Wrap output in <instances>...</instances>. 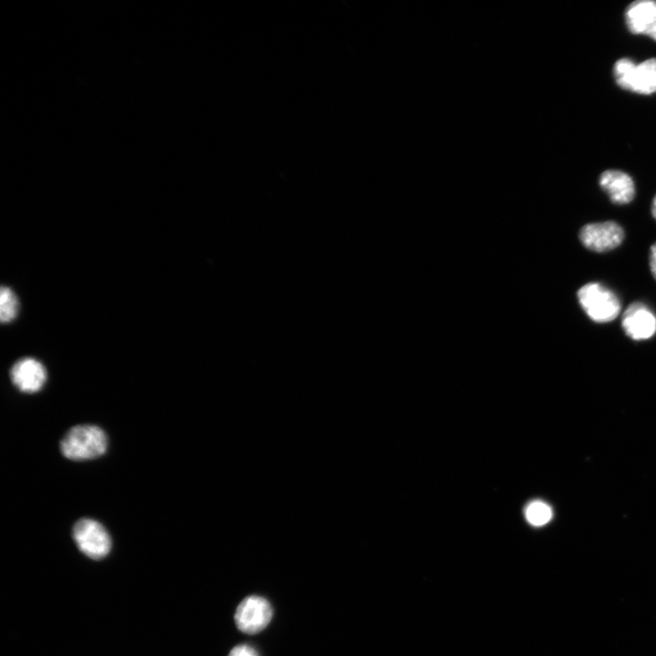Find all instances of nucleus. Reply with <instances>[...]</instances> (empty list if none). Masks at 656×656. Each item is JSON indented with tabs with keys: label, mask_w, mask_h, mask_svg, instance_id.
Listing matches in <instances>:
<instances>
[{
	"label": "nucleus",
	"mask_w": 656,
	"mask_h": 656,
	"mask_svg": "<svg viewBox=\"0 0 656 656\" xmlns=\"http://www.w3.org/2000/svg\"><path fill=\"white\" fill-rule=\"evenodd\" d=\"M636 65L631 59L623 57L619 59L613 67V75L618 86L630 91L633 73Z\"/></svg>",
	"instance_id": "f8f14e48"
},
{
	"label": "nucleus",
	"mask_w": 656,
	"mask_h": 656,
	"mask_svg": "<svg viewBox=\"0 0 656 656\" xmlns=\"http://www.w3.org/2000/svg\"><path fill=\"white\" fill-rule=\"evenodd\" d=\"M10 378L19 391L27 394L36 393L42 389L46 381V370L38 360L24 357L11 367Z\"/></svg>",
	"instance_id": "0eeeda50"
},
{
	"label": "nucleus",
	"mask_w": 656,
	"mask_h": 656,
	"mask_svg": "<svg viewBox=\"0 0 656 656\" xmlns=\"http://www.w3.org/2000/svg\"><path fill=\"white\" fill-rule=\"evenodd\" d=\"M651 214L653 218L656 220V195L653 198L652 203H651Z\"/></svg>",
	"instance_id": "dca6fc26"
},
{
	"label": "nucleus",
	"mask_w": 656,
	"mask_h": 656,
	"mask_svg": "<svg viewBox=\"0 0 656 656\" xmlns=\"http://www.w3.org/2000/svg\"><path fill=\"white\" fill-rule=\"evenodd\" d=\"M578 301L593 322L608 323L618 317L621 304L618 296L600 282H588L577 292Z\"/></svg>",
	"instance_id": "f03ea898"
},
{
	"label": "nucleus",
	"mask_w": 656,
	"mask_h": 656,
	"mask_svg": "<svg viewBox=\"0 0 656 656\" xmlns=\"http://www.w3.org/2000/svg\"><path fill=\"white\" fill-rule=\"evenodd\" d=\"M229 656H259V654L252 647L241 644L234 647Z\"/></svg>",
	"instance_id": "4468645a"
},
{
	"label": "nucleus",
	"mask_w": 656,
	"mask_h": 656,
	"mask_svg": "<svg viewBox=\"0 0 656 656\" xmlns=\"http://www.w3.org/2000/svg\"><path fill=\"white\" fill-rule=\"evenodd\" d=\"M599 184L615 204L630 203L635 196L632 179L620 170H605L600 176Z\"/></svg>",
	"instance_id": "1a4fd4ad"
},
{
	"label": "nucleus",
	"mask_w": 656,
	"mask_h": 656,
	"mask_svg": "<svg viewBox=\"0 0 656 656\" xmlns=\"http://www.w3.org/2000/svg\"><path fill=\"white\" fill-rule=\"evenodd\" d=\"M621 326L632 340H647L656 333V316L646 304L634 302L624 311Z\"/></svg>",
	"instance_id": "423d86ee"
},
{
	"label": "nucleus",
	"mask_w": 656,
	"mask_h": 656,
	"mask_svg": "<svg viewBox=\"0 0 656 656\" xmlns=\"http://www.w3.org/2000/svg\"><path fill=\"white\" fill-rule=\"evenodd\" d=\"M19 302L15 293L7 286L0 290V320L2 323L14 321L18 313Z\"/></svg>",
	"instance_id": "9b49d317"
},
{
	"label": "nucleus",
	"mask_w": 656,
	"mask_h": 656,
	"mask_svg": "<svg viewBox=\"0 0 656 656\" xmlns=\"http://www.w3.org/2000/svg\"><path fill=\"white\" fill-rule=\"evenodd\" d=\"M630 91L642 95L656 92V58H650L636 65Z\"/></svg>",
	"instance_id": "9d476101"
},
{
	"label": "nucleus",
	"mask_w": 656,
	"mask_h": 656,
	"mask_svg": "<svg viewBox=\"0 0 656 656\" xmlns=\"http://www.w3.org/2000/svg\"><path fill=\"white\" fill-rule=\"evenodd\" d=\"M579 238L588 250L606 252L621 244L624 231L620 224L612 220L588 223L579 230Z\"/></svg>",
	"instance_id": "20e7f679"
},
{
	"label": "nucleus",
	"mask_w": 656,
	"mask_h": 656,
	"mask_svg": "<svg viewBox=\"0 0 656 656\" xmlns=\"http://www.w3.org/2000/svg\"><path fill=\"white\" fill-rule=\"evenodd\" d=\"M649 264L651 274L656 280V242H654L650 248Z\"/></svg>",
	"instance_id": "2eb2a0df"
},
{
	"label": "nucleus",
	"mask_w": 656,
	"mask_h": 656,
	"mask_svg": "<svg viewBox=\"0 0 656 656\" xmlns=\"http://www.w3.org/2000/svg\"><path fill=\"white\" fill-rule=\"evenodd\" d=\"M73 538L80 551L93 559H103L111 548V539L107 529L91 518H81L76 522Z\"/></svg>",
	"instance_id": "7ed1b4c3"
},
{
	"label": "nucleus",
	"mask_w": 656,
	"mask_h": 656,
	"mask_svg": "<svg viewBox=\"0 0 656 656\" xmlns=\"http://www.w3.org/2000/svg\"><path fill=\"white\" fill-rule=\"evenodd\" d=\"M108 437L98 426L77 425L70 428L60 442L63 456L71 460H87L101 456L107 450Z\"/></svg>",
	"instance_id": "f257e3e1"
},
{
	"label": "nucleus",
	"mask_w": 656,
	"mask_h": 656,
	"mask_svg": "<svg viewBox=\"0 0 656 656\" xmlns=\"http://www.w3.org/2000/svg\"><path fill=\"white\" fill-rule=\"evenodd\" d=\"M626 25L635 35H645L656 41V1L631 3L625 13Z\"/></svg>",
	"instance_id": "6e6552de"
},
{
	"label": "nucleus",
	"mask_w": 656,
	"mask_h": 656,
	"mask_svg": "<svg viewBox=\"0 0 656 656\" xmlns=\"http://www.w3.org/2000/svg\"><path fill=\"white\" fill-rule=\"evenodd\" d=\"M527 520L533 526H543L552 518L551 507L543 501L529 503L525 510Z\"/></svg>",
	"instance_id": "ddd939ff"
},
{
	"label": "nucleus",
	"mask_w": 656,
	"mask_h": 656,
	"mask_svg": "<svg viewBox=\"0 0 656 656\" xmlns=\"http://www.w3.org/2000/svg\"><path fill=\"white\" fill-rule=\"evenodd\" d=\"M272 617V609L267 600L259 596H249L238 605L234 619L241 631L255 634L267 627Z\"/></svg>",
	"instance_id": "39448f33"
}]
</instances>
